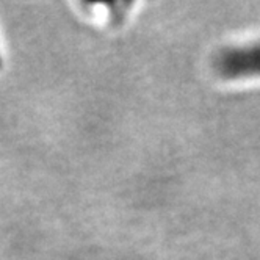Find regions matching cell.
Wrapping results in <instances>:
<instances>
[{
  "mask_svg": "<svg viewBox=\"0 0 260 260\" xmlns=\"http://www.w3.org/2000/svg\"><path fill=\"white\" fill-rule=\"evenodd\" d=\"M0 66H2V58H0Z\"/></svg>",
  "mask_w": 260,
  "mask_h": 260,
  "instance_id": "7a4b0ae2",
  "label": "cell"
},
{
  "mask_svg": "<svg viewBox=\"0 0 260 260\" xmlns=\"http://www.w3.org/2000/svg\"><path fill=\"white\" fill-rule=\"evenodd\" d=\"M221 77L245 80L260 77V43L224 49L215 61Z\"/></svg>",
  "mask_w": 260,
  "mask_h": 260,
  "instance_id": "6da1fadb",
  "label": "cell"
}]
</instances>
